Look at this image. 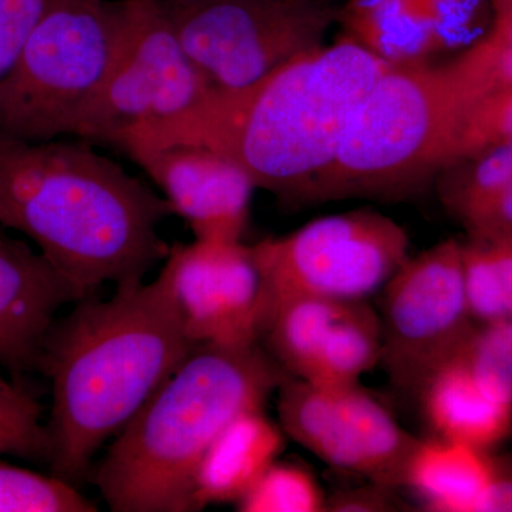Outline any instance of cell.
<instances>
[{"mask_svg":"<svg viewBox=\"0 0 512 512\" xmlns=\"http://www.w3.org/2000/svg\"><path fill=\"white\" fill-rule=\"evenodd\" d=\"M390 66L342 35L254 86L211 90L187 113L130 131L120 150L200 144L241 165L256 188L285 204H303L335 156L357 104Z\"/></svg>","mask_w":512,"mask_h":512,"instance_id":"6da1fadb","label":"cell"},{"mask_svg":"<svg viewBox=\"0 0 512 512\" xmlns=\"http://www.w3.org/2000/svg\"><path fill=\"white\" fill-rule=\"evenodd\" d=\"M164 197L90 143L0 136V225L32 239L80 299L144 281L170 247Z\"/></svg>","mask_w":512,"mask_h":512,"instance_id":"7a4b0ae2","label":"cell"},{"mask_svg":"<svg viewBox=\"0 0 512 512\" xmlns=\"http://www.w3.org/2000/svg\"><path fill=\"white\" fill-rule=\"evenodd\" d=\"M163 274L77 302L50 330L40 372L52 386L46 417L52 474L79 485L116 437L195 348Z\"/></svg>","mask_w":512,"mask_h":512,"instance_id":"3957f363","label":"cell"},{"mask_svg":"<svg viewBox=\"0 0 512 512\" xmlns=\"http://www.w3.org/2000/svg\"><path fill=\"white\" fill-rule=\"evenodd\" d=\"M289 377L261 342L195 346L94 467L101 497L116 512L194 511L208 448L239 414L264 409Z\"/></svg>","mask_w":512,"mask_h":512,"instance_id":"277c9868","label":"cell"},{"mask_svg":"<svg viewBox=\"0 0 512 512\" xmlns=\"http://www.w3.org/2000/svg\"><path fill=\"white\" fill-rule=\"evenodd\" d=\"M463 101L446 66H390L357 104L305 201L400 198L450 161Z\"/></svg>","mask_w":512,"mask_h":512,"instance_id":"5b68a950","label":"cell"},{"mask_svg":"<svg viewBox=\"0 0 512 512\" xmlns=\"http://www.w3.org/2000/svg\"><path fill=\"white\" fill-rule=\"evenodd\" d=\"M123 32V0H56L0 80V136L35 143L73 136Z\"/></svg>","mask_w":512,"mask_h":512,"instance_id":"8992f818","label":"cell"},{"mask_svg":"<svg viewBox=\"0 0 512 512\" xmlns=\"http://www.w3.org/2000/svg\"><path fill=\"white\" fill-rule=\"evenodd\" d=\"M409 248L402 225L372 210L316 218L252 245L264 282L265 323L289 299L366 302L410 258Z\"/></svg>","mask_w":512,"mask_h":512,"instance_id":"52a82bcc","label":"cell"},{"mask_svg":"<svg viewBox=\"0 0 512 512\" xmlns=\"http://www.w3.org/2000/svg\"><path fill=\"white\" fill-rule=\"evenodd\" d=\"M161 10L191 62L220 92L254 86L325 45L338 15L336 6L312 0H200Z\"/></svg>","mask_w":512,"mask_h":512,"instance_id":"ba28073f","label":"cell"},{"mask_svg":"<svg viewBox=\"0 0 512 512\" xmlns=\"http://www.w3.org/2000/svg\"><path fill=\"white\" fill-rule=\"evenodd\" d=\"M123 2L119 52L73 131L87 143L117 148L130 131L173 120L212 90L161 8L144 0Z\"/></svg>","mask_w":512,"mask_h":512,"instance_id":"9c48e42d","label":"cell"},{"mask_svg":"<svg viewBox=\"0 0 512 512\" xmlns=\"http://www.w3.org/2000/svg\"><path fill=\"white\" fill-rule=\"evenodd\" d=\"M382 292L380 363L394 386L416 394L474 325L464 291L463 242L447 239L407 259Z\"/></svg>","mask_w":512,"mask_h":512,"instance_id":"30bf717a","label":"cell"},{"mask_svg":"<svg viewBox=\"0 0 512 512\" xmlns=\"http://www.w3.org/2000/svg\"><path fill=\"white\" fill-rule=\"evenodd\" d=\"M279 423L323 463L369 483L403 487L407 463L420 439L359 384L313 386L289 377L278 389Z\"/></svg>","mask_w":512,"mask_h":512,"instance_id":"8fae6325","label":"cell"},{"mask_svg":"<svg viewBox=\"0 0 512 512\" xmlns=\"http://www.w3.org/2000/svg\"><path fill=\"white\" fill-rule=\"evenodd\" d=\"M161 274L195 345L261 342L264 282L252 245L195 238L170 248Z\"/></svg>","mask_w":512,"mask_h":512,"instance_id":"7c38bea8","label":"cell"},{"mask_svg":"<svg viewBox=\"0 0 512 512\" xmlns=\"http://www.w3.org/2000/svg\"><path fill=\"white\" fill-rule=\"evenodd\" d=\"M336 22L383 62L429 63L464 52L493 26L490 0H345Z\"/></svg>","mask_w":512,"mask_h":512,"instance_id":"4fadbf2b","label":"cell"},{"mask_svg":"<svg viewBox=\"0 0 512 512\" xmlns=\"http://www.w3.org/2000/svg\"><path fill=\"white\" fill-rule=\"evenodd\" d=\"M128 156L163 191L195 238L242 241L256 187L241 165L191 143L136 148Z\"/></svg>","mask_w":512,"mask_h":512,"instance_id":"5bb4252c","label":"cell"},{"mask_svg":"<svg viewBox=\"0 0 512 512\" xmlns=\"http://www.w3.org/2000/svg\"><path fill=\"white\" fill-rule=\"evenodd\" d=\"M0 225V366L18 377L40 369L63 306L82 301L72 285L25 242Z\"/></svg>","mask_w":512,"mask_h":512,"instance_id":"9a60e30c","label":"cell"},{"mask_svg":"<svg viewBox=\"0 0 512 512\" xmlns=\"http://www.w3.org/2000/svg\"><path fill=\"white\" fill-rule=\"evenodd\" d=\"M421 412L437 439L491 451L512 431V404L491 396L456 355L417 390Z\"/></svg>","mask_w":512,"mask_h":512,"instance_id":"2e32d148","label":"cell"},{"mask_svg":"<svg viewBox=\"0 0 512 512\" xmlns=\"http://www.w3.org/2000/svg\"><path fill=\"white\" fill-rule=\"evenodd\" d=\"M285 433L264 409L239 414L208 448L194 480V511L212 504H237L278 460Z\"/></svg>","mask_w":512,"mask_h":512,"instance_id":"e0dca14e","label":"cell"},{"mask_svg":"<svg viewBox=\"0 0 512 512\" xmlns=\"http://www.w3.org/2000/svg\"><path fill=\"white\" fill-rule=\"evenodd\" d=\"M490 453L456 441L420 440L407 463L403 487L427 511L484 512L493 484Z\"/></svg>","mask_w":512,"mask_h":512,"instance_id":"ac0fdd59","label":"cell"},{"mask_svg":"<svg viewBox=\"0 0 512 512\" xmlns=\"http://www.w3.org/2000/svg\"><path fill=\"white\" fill-rule=\"evenodd\" d=\"M382 343L379 313L367 302H349L302 380L319 387L359 384L382 360Z\"/></svg>","mask_w":512,"mask_h":512,"instance_id":"d6986e66","label":"cell"},{"mask_svg":"<svg viewBox=\"0 0 512 512\" xmlns=\"http://www.w3.org/2000/svg\"><path fill=\"white\" fill-rule=\"evenodd\" d=\"M464 291L474 323L512 319V244L463 242Z\"/></svg>","mask_w":512,"mask_h":512,"instance_id":"ffe728a7","label":"cell"},{"mask_svg":"<svg viewBox=\"0 0 512 512\" xmlns=\"http://www.w3.org/2000/svg\"><path fill=\"white\" fill-rule=\"evenodd\" d=\"M77 485L0 458V512H94Z\"/></svg>","mask_w":512,"mask_h":512,"instance_id":"44dd1931","label":"cell"},{"mask_svg":"<svg viewBox=\"0 0 512 512\" xmlns=\"http://www.w3.org/2000/svg\"><path fill=\"white\" fill-rule=\"evenodd\" d=\"M0 456L49 464L45 409L18 380L0 382Z\"/></svg>","mask_w":512,"mask_h":512,"instance_id":"7402d4cb","label":"cell"},{"mask_svg":"<svg viewBox=\"0 0 512 512\" xmlns=\"http://www.w3.org/2000/svg\"><path fill=\"white\" fill-rule=\"evenodd\" d=\"M322 487L311 471L299 464L275 460L237 503L241 512L326 511Z\"/></svg>","mask_w":512,"mask_h":512,"instance_id":"603a6c76","label":"cell"},{"mask_svg":"<svg viewBox=\"0 0 512 512\" xmlns=\"http://www.w3.org/2000/svg\"><path fill=\"white\" fill-rule=\"evenodd\" d=\"M454 355L491 396L512 404V319L474 323Z\"/></svg>","mask_w":512,"mask_h":512,"instance_id":"cb8c5ba5","label":"cell"},{"mask_svg":"<svg viewBox=\"0 0 512 512\" xmlns=\"http://www.w3.org/2000/svg\"><path fill=\"white\" fill-rule=\"evenodd\" d=\"M444 66L464 106L484 94L512 89V43L483 37Z\"/></svg>","mask_w":512,"mask_h":512,"instance_id":"d4e9b609","label":"cell"},{"mask_svg":"<svg viewBox=\"0 0 512 512\" xmlns=\"http://www.w3.org/2000/svg\"><path fill=\"white\" fill-rule=\"evenodd\" d=\"M504 143H512V89L484 94L464 107L450 161Z\"/></svg>","mask_w":512,"mask_h":512,"instance_id":"484cf974","label":"cell"},{"mask_svg":"<svg viewBox=\"0 0 512 512\" xmlns=\"http://www.w3.org/2000/svg\"><path fill=\"white\" fill-rule=\"evenodd\" d=\"M56 0H0V80Z\"/></svg>","mask_w":512,"mask_h":512,"instance_id":"4316f807","label":"cell"},{"mask_svg":"<svg viewBox=\"0 0 512 512\" xmlns=\"http://www.w3.org/2000/svg\"><path fill=\"white\" fill-rule=\"evenodd\" d=\"M394 494V488L370 483L365 487L340 490L326 498V511L332 512H387L406 510Z\"/></svg>","mask_w":512,"mask_h":512,"instance_id":"83f0119b","label":"cell"},{"mask_svg":"<svg viewBox=\"0 0 512 512\" xmlns=\"http://www.w3.org/2000/svg\"><path fill=\"white\" fill-rule=\"evenodd\" d=\"M490 454L493 484L484 512H512V454Z\"/></svg>","mask_w":512,"mask_h":512,"instance_id":"f1b7e54d","label":"cell"},{"mask_svg":"<svg viewBox=\"0 0 512 512\" xmlns=\"http://www.w3.org/2000/svg\"><path fill=\"white\" fill-rule=\"evenodd\" d=\"M484 37L497 43H512V16L493 23L490 32Z\"/></svg>","mask_w":512,"mask_h":512,"instance_id":"f546056e","label":"cell"},{"mask_svg":"<svg viewBox=\"0 0 512 512\" xmlns=\"http://www.w3.org/2000/svg\"><path fill=\"white\" fill-rule=\"evenodd\" d=\"M493 9V23L512 16V0H490Z\"/></svg>","mask_w":512,"mask_h":512,"instance_id":"4dcf8cb0","label":"cell"},{"mask_svg":"<svg viewBox=\"0 0 512 512\" xmlns=\"http://www.w3.org/2000/svg\"><path fill=\"white\" fill-rule=\"evenodd\" d=\"M144 2L153 3L160 8H174V6L190 5V3L200 2V0H144Z\"/></svg>","mask_w":512,"mask_h":512,"instance_id":"1f68e13d","label":"cell"},{"mask_svg":"<svg viewBox=\"0 0 512 512\" xmlns=\"http://www.w3.org/2000/svg\"><path fill=\"white\" fill-rule=\"evenodd\" d=\"M312 2L322 3V5L335 6L336 0H312Z\"/></svg>","mask_w":512,"mask_h":512,"instance_id":"d6a6232c","label":"cell"},{"mask_svg":"<svg viewBox=\"0 0 512 512\" xmlns=\"http://www.w3.org/2000/svg\"><path fill=\"white\" fill-rule=\"evenodd\" d=\"M8 379V377H6L5 375H3L2 372H0V382H3V380H6Z\"/></svg>","mask_w":512,"mask_h":512,"instance_id":"836d02e7","label":"cell"}]
</instances>
